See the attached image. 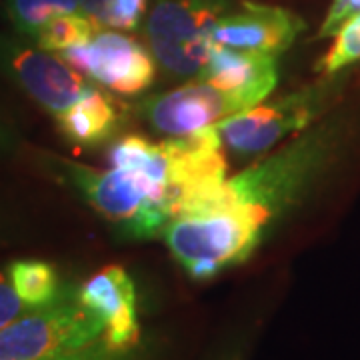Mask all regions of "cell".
<instances>
[{"mask_svg":"<svg viewBox=\"0 0 360 360\" xmlns=\"http://www.w3.org/2000/svg\"><path fill=\"white\" fill-rule=\"evenodd\" d=\"M26 312H28V307L14 292L13 284L8 283V276L0 270V330L6 328L16 319H20Z\"/></svg>","mask_w":360,"mask_h":360,"instance_id":"22","label":"cell"},{"mask_svg":"<svg viewBox=\"0 0 360 360\" xmlns=\"http://www.w3.org/2000/svg\"><path fill=\"white\" fill-rule=\"evenodd\" d=\"M65 179L103 219L130 240L162 236L174 220L170 188L130 168H94L58 162Z\"/></svg>","mask_w":360,"mask_h":360,"instance_id":"2","label":"cell"},{"mask_svg":"<svg viewBox=\"0 0 360 360\" xmlns=\"http://www.w3.org/2000/svg\"><path fill=\"white\" fill-rule=\"evenodd\" d=\"M0 72L46 112L58 116L90 82L60 56L0 34Z\"/></svg>","mask_w":360,"mask_h":360,"instance_id":"7","label":"cell"},{"mask_svg":"<svg viewBox=\"0 0 360 360\" xmlns=\"http://www.w3.org/2000/svg\"><path fill=\"white\" fill-rule=\"evenodd\" d=\"M8 283L28 309H46L58 302L66 290L54 264L39 258H20L6 266Z\"/></svg>","mask_w":360,"mask_h":360,"instance_id":"14","label":"cell"},{"mask_svg":"<svg viewBox=\"0 0 360 360\" xmlns=\"http://www.w3.org/2000/svg\"><path fill=\"white\" fill-rule=\"evenodd\" d=\"M68 13H82L78 0H6V14L16 32L30 39L52 18Z\"/></svg>","mask_w":360,"mask_h":360,"instance_id":"17","label":"cell"},{"mask_svg":"<svg viewBox=\"0 0 360 360\" xmlns=\"http://www.w3.org/2000/svg\"><path fill=\"white\" fill-rule=\"evenodd\" d=\"M0 231H2V222H0Z\"/></svg>","mask_w":360,"mask_h":360,"instance_id":"25","label":"cell"},{"mask_svg":"<svg viewBox=\"0 0 360 360\" xmlns=\"http://www.w3.org/2000/svg\"><path fill=\"white\" fill-rule=\"evenodd\" d=\"M80 11L86 14L89 18H92L96 25L104 28V20H106V11L110 0H78Z\"/></svg>","mask_w":360,"mask_h":360,"instance_id":"24","label":"cell"},{"mask_svg":"<svg viewBox=\"0 0 360 360\" xmlns=\"http://www.w3.org/2000/svg\"><path fill=\"white\" fill-rule=\"evenodd\" d=\"M148 0H110L104 28L115 30H134L146 14Z\"/></svg>","mask_w":360,"mask_h":360,"instance_id":"19","label":"cell"},{"mask_svg":"<svg viewBox=\"0 0 360 360\" xmlns=\"http://www.w3.org/2000/svg\"><path fill=\"white\" fill-rule=\"evenodd\" d=\"M198 80L234 92L248 110L262 103L274 90L278 82V68L272 54L236 51L214 44L206 65L198 72Z\"/></svg>","mask_w":360,"mask_h":360,"instance_id":"12","label":"cell"},{"mask_svg":"<svg viewBox=\"0 0 360 360\" xmlns=\"http://www.w3.org/2000/svg\"><path fill=\"white\" fill-rule=\"evenodd\" d=\"M336 82H319L266 104L217 122L222 142L234 155L250 156L269 150L292 132L307 130L324 112Z\"/></svg>","mask_w":360,"mask_h":360,"instance_id":"6","label":"cell"},{"mask_svg":"<svg viewBox=\"0 0 360 360\" xmlns=\"http://www.w3.org/2000/svg\"><path fill=\"white\" fill-rule=\"evenodd\" d=\"M226 8V0H158L146 20L153 56L176 77L198 75L214 46L212 28Z\"/></svg>","mask_w":360,"mask_h":360,"instance_id":"4","label":"cell"},{"mask_svg":"<svg viewBox=\"0 0 360 360\" xmlns=\"http://www.w3.org/2000/svg\"><path fill=\"white\" fill-rule=\"evenodd\" d=\"M134 348H129V350H116V348L108 347L103 338H98V340H94L92 345L80 348V350H72V352H65V354H58V356H51V359L40 360H146L144 359V354H139Z\"/></svg>","mask_w":360,"mask_h":360,"instance_id":"20","label":"cell"},{"mask_svg":"<svg viewBox=\"0 0 360 360\" xmlns=\"http://www.w3.org/2000/svg\"><path fill=\"white\" fill-rule=\"evenodd\" d=\"M139 110L156 132L186 136L214 127L229 116L245 112L246 106L234 92L198 80L196 84L144 98Z\"/></svg>","mask_w":360,"mask_h":360,"instance_id":"9","label":"cell"},{"mask_svg":"<svg viewBox=\"0 0 360 360\" xmlns=\"http://www.w3.org/2000/svg\"><path fill=\"white\" fill-rule=\"evenodd\" d=\"M307 28L288 8L245 0L238 11L224 13L212 28V42L245 52L278 56Z\"/></svg>","mask_w":360,"mask_h":360,"instance_id":"10","label":"cell"},{"mask_svg":"<svg viewBox=\"0 0 360 360\" xmlns=\"http://www.w3.org/2000/svg\"><path fill=\"white\" fill-rule=\"evenodd\" d=\"M78 302L104 322L103 340L110 348L129 350L141 340L136 288L122 266H106L78 288Z\"/></svg>","mask_w":360,"mask_h":360,"instance_id":"11","label":"cell"},{"mask_svg":"<svg viewBox=\"0 0 360 360\" xmlns=\"http://www.w3.org/2000/svg\"><path fill=\"white\" fill-rule=\"evenodd\" d=\"M338 146V129L321 124L304 132L274 155L226 180L234 206H248L272 226L304 200L310 186L321 179Z\"/></svg>","mask_w":360,"mask_h":360,"instance_id":"1","label":"cell"},{"mask_svg":"<svg viewBox=\"0 0 360 360\" xmlns=\"http://www.w3.org/2000/svg\"><path fill=\"white\" fill-rule=\"evenodd\" d=\"M354 60H360V14L352 16L340 26L335 44L319 63V70H322L326 77H333Z\"/></svg>","mask_w":360,"mask_h":360,"instance_id":"18","label":"cell"},{"mask_svg":"<svg viewBox=\"0 0 360 360\" xmlns=\"http://www.w3.org/2000/svg\"><path fill=\"white\" fill-rule=\"evenodd\" d=\"M101 26L84 13H68L46 22L40 28L34 40L42 51L63 52L70 46L89 42Z\"/></svg>","mask_w":360,"mask_h":360,"instance_id":"16","label":"cell"},{"mask_svg":"<svg viewBox=\"0 0 360 360\" xmlns=\"http://www.w3.org/2000/svg\"><path fill=\"white\" fill-rule=\"evenodd\" d=\"M108 162L115 168H130L148 174L150 179L170 188V158L160 144H155L144 136L129 134L110 146Z\"/></svg>","mask_w":360,"mask_h":360,"instance_id":"15","label":"cell"},{"mask_svg":"<svg viewBox=\"0 0 360 360\" xmlns=\"http://www.w3.org/2000/svg\"><path fill=\"white\" fill-rule=\"evenodd\" d=\"M118 104L101 89L89 84L77 103L56 116V124L66 141L80 148H94L108 142L120 127Z\"/></svg>","mask_w":360,"mask_h":360,"instance_id":"13","label":"cell"},{"mask_svg":"<svg viewBox=\"0 0 360 360\" xmlns=\"http://www.w3.org/2000/svg\"><path fill=\"white\" fill-rule=\"evenodd\" d=\"M104 322L66 292L46 309H34L0 330V360H40L80 350L103 338Z\"/></svg>","mask_w":360,"mask_h":360,"instance_id":"5","label":"cell"},{"mask_svg":"<svg viewBox=\"0 0 360 360\" xmlns=\"http://www.w3.org/2000/svg\"><path fill=\"white\" fill-rule=\"evenodd\" d=\"M266 224L248 206L176 217L165 231L168 250L193 281H210L246 262L260 245Z\"/></svg>","mask_w":360,"mask_h":360,"instance_id":"3","label":"cell"},{"mask_svg":"<svg viewBox=\"0 0 360 360\" xmlns=\"http://www.w3.org/2000/svg\"><path fill=\"white\" fill-rule=\"evenodd\" d=\"M78 72L118 94H141L156 77L153 54L136 39L101 28L89 42L58 52Z\"/></svg>","mask_w":360,"mask_h":360,"instance_id":"8","label":"cell"},{"mask_svg":"<svg viewBox=\"0 0 360 360\" xmlns=\"http://www.w3.org/2000/svg\"><path fill=\"white\" fill-rule=\"evenodd\" d=\"M360 14V0H335L328 8V13L322 20L321 30L316 34V39H326V37H335L340 30V26L352 16Z\"/></svg>","mask_w":360,"mask_h":360,"instance_id":"21","label":"cell"},{"mask_svg":"<svg viewBox=\"0 0 360 360\" xmlns=\"http://www.w3.org/2000/svg\"><path fill=\"white\" fill-rule=\"evenodd\" d=\"M20 136L11 124V120L0 112V156H8L18 150Z\"/></svg>","mask_w":360,"mask_h":360,"instance_id":"23","label":"cell"}]
</instances>
